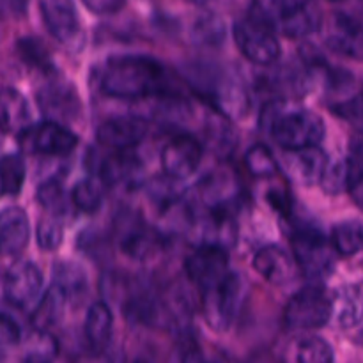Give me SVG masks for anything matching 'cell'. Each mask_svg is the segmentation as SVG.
<instances>
[{
    "mask_svg": "<svg viewBox=\"0 0 363 363\" xmlns=\"http://www.w3.org/2000/svg\"><path fill=\"white\" fill-rule=\"evenodd\" d=\"M99 87L105 96L116 99H152L172 94L167 71L152 57H112L103 67Z\"/></svg>",
    "mask_w": 363,
    "mask_h": 363,
    "instance_id": "obj_1",
    "label": "cell"
},
{
    "mask_svg": "<svg viewBox=\"0 0 363 363\" xmlns=\"http://www.w3.org/2000/svg\"><path fill=\"white\" fill-rule=\"evenodd\" d=\"M181 74L191 91L218 110V113L230 119L247 116L250 108L247 89L240 78L222 66L215 62H188L181 67Z\"/></svg>",
    "mask_w": 363,
    "mask_h": 363,
    "instance_id": "obj_2",
    "label": "cell"
},
{
    "mask_svg": "<svg viewBox=\"0 0 363 363\" xmlns=\"http://www.w3.org/2000/svg\"><path fill=\"white\" fill-rule=\"evenodd\" d=\"M259 124L286 151L315 147L325 138V121L300 105L273 99L262 108Z\"/></svg>",
    "mask_w": 363,
    "mask_h": 363,
    "instance_id": "obj_3",
    "label": "cell"
},
{
    "mask_svg": "<svg viewBox=\"0 0 363 363\" xmlns=\"http://www.w3.org/2000/svg\"><path fill=\"white\" fill-rule=\"evenodd\" d=\"M248 16L268 25L275 34L280 32L287 38H307L323 25L321 9L312 2L264 0L252 4Z\"/></svg>",
    "mask_w": 363,
    "mask_h": 363,
    "instance_id": "obj_4",
    "label": "cell"
},
{
    "mask_svg": "<svg viewBox=\"0 0 363 363\" xmlns=\"http://www.w3.org/2000/svg\"><path fill=\"white\" fill-rule=\"evenodd\" d=\"M291 247L294 252V262L305 277L323 280L330 277L335 268V250L328 238L319 227L298 225L293 227Z\"/></svg>",
    "mask_w": 363,
    "mask_h": 363,
    "instance_id": "obj_5",
    "label": "cell"
},
{
    "mask_svg": "<svg viewBox=\"0 0 363 363\" xmlns=\"http://www.w3.org/2000/svg\"><path fill=\"white\" fill-rule=\"evenodd\" d=\"M333 296L321 284H312L293 294L284 311V323L291 330H315L328 325L333 315Z\"/></svg>",
    "mask_w": 363,
    "mask_h": 363,
    "instance_id": "obj_6",
    "label": "cell"
},
{
    "mask_svg": "<svg viewBox=\"0 0 363 363\" xmlns=\"http://www.w3.org/2000/svg\"><path fill=\"white\" fill-rule=\"evenodd\" d=\"M245 300L243 279L230 272L220 284L202 293V311L215 332H227L236 321Z\"/></svg>",
    "mask_w": 363,
    "mask_h": 363,
    "instance_id": "obj_7",
    "label": "cell"
},
{
    "mask_svg": "<svg viewBox=\"0 0 363 363\" xmlns=\"http://www.w3.org/2000/svg\"><path fill=\"white\" fill-rule=\"evenodd\" d=\"M234 39L241 53L257 66H272L282 52L275 32L252 16H245L234 23Z\"/></svg>",
    "mask_w": 363,
    "mask_h": 363,
    "instance_id": "obj_8",
    "label": "cell"
},
{
    "mask_svg": "<svg viewBox=\"0 0 363 363\" xmlns=\"http://www.w3.org/2000/svg\"><path fill=\"white\" fill-rule=\"evenodd\" d=\"M199 195L211 215L233 218L243 201V190L233 172L216 169L199 183Z\"/></svg>",
    "mask_w": 363,
    "mask_h": 363,
    "instance_id": "obj_9",
    "label": "cell"
},
{
    "mask_svg": "<svg viewBox=\"0 0 363 363\" xmlns=\"http://www.w3.org/2000/svg\"><path fill=\"white\" fill-rule=\"evenodd\" d=\"M20 147L28 155L64 156L78 145V137L62 124L45 121L28 126L20 135Z\"/></svg>",
    "mask_w": 363,
    "mask_h": 363,
    "instance_id": "obj_10",
    "label": "cell"
},
{
    "mask_svg": "<svg viewBox=\"0 0 363 363\" xmlns=\"http://www.w3.org/2000/svg\"><path fill=\"white\" fill-rule=\"evenodd\" d=\"M325 45L337 55L363 60V21L354 14L333 11L325 25Z\"/></svg>",
    "mask_w": 363,
    "mask_h": 363,
    "instance_id": "obj_11",
    "label": "cell"
},
{
    "mask_svg": "<svg viewBox=\"0 0 363 363\" xmlns=\"http://www.w3.org/2000/svg\"><path fill=\"white\" fill-rule=\"evenodd\" d=\"M116 233L121 250L135 261H145L152 257L163 245V238L160 236L158 230L149 227L137 215H121Z\"/></svg>",
    "mask_w": 363,
    "mask_h": 363,
    "instance_id": "obj_12",
    "label": "cell"
},
{
    "mask_svg": "<svg viewBox=\"0 0 363 363\" xmlns=\"http://www.w3.org/2000/svg\"><path fill=\"white\" fill-rule=\"evenodd\" d=\"M184 268H186L191 282L204 293L222 282L230 273L229 254L225 248L201 245L199 248H195L194 254L188 255Z\"/></svg>",
    "mask_w": 363,
    "mask_h": 363,
    "instance_id": "obj_13",
    "label": "cell"
},
{
    "mask_svg": "<svg viewBox=\"0 0 363 363\" xmlns=\"http://www.w3.org/2000/svg\"><path fill=\"white\" fill-rule=\"evenodd\" d=\"M43 20L50 34L64 46H84V30L77 6L69 0H45L39 4Z\"/></svg>",
    "mask_w": 363,
    "mask_h": 363,
    "instance_id": "obj_14",
    "label": "cell"
},
{
    "mask_svg": "<svg viewBox=\"0 0 363 363\" xmlns=\"http://www.w3.org/2000/svg\"><path fill=\"white\" fill-rule=\"evenodd\" d=\"M43 289V273L34 262L18 261L7 269L4 296L16 308H28L38 301Z\"/></svg>",
    "mask_w": 363,
    "mask_h": 363,
    "instance_id": "obj_15",
    "label": "cell"
},
{
    "mask_svg": "<svg viewBox=\"0 0 363 363\" xmlns=\"http://www.w3.org/2000/svg\"><path fill=\"white\" fill-rule=\"evenodd\" d=\"M202 155H204V149L197 138L186 133L177 135L162 151L163 172L172 179H186L199 169Z\"/></svg>",
    "mask_w": 363,
    "mask_h": 363,
    "instance_id": "obj_16",
    "label": "cell"
},
{
    "mask_svg": "<svg viewBox=\"0 0 363 363\" xmlns=\"http://www.w3.org/2000/svg\"><path fill=\"white\" fill-rule=\"evenodd\" d=\"M38 105L52 123H69L82 112L77 89L67 82L53 80L38 92Z\"/></svg>",
    "mask_w": 363,
    "mask_h": 363,
    "instance_id": "obj_17",
    "label": "cell"
},
{
    "mask_svg": "<svg viewBox=\"0 0 363 363\" xmlns=\"http://www.w3.org/2000/svg\"><path fill=\"white\" fill-rule=\"evenodd\" d=\"M149 123L140 116L113 117L98 128V140L105 147L116 151L133 149L147 137Z\"/></svg>",
    "mask_w": 363,
    "mask_h": 363,
    "instance_id": "obj_18",
    "label": "cell"
},
{
    "mask_svg": "<svg viewBox=\"0 0 363 363\" xmlns=\"http://www.w3.org/2000/svg\"><path fill=\"white\" fill-rule=\"evenodd\" d=\"M96 174L103 184L131 190L142 184V163L135 155L116 152L96 163Z\"/></svg>",
    "mask_w": 363,
    "mask_h": 363,
    "instance_id": "obj_19",
    "label": "cell"
},
{
    "mask_svg": "<svg viewBox=\"0 0 363 363\" xmlns=\"http://www.w3.org/2000/svg\"><path fill=\"white\" fill-rule=\"evenodd\" d=\"M254 268L273 286H287L296 279L298 273L294 259L279 245H268L261 248L254 257Z\"/></svg>",
    "mask_w": 363,
    "mask_h": 363,
    "instance_id": "obj_20",
    "label": "cell"
},
{
    "mask_svg": "<svg viewBox=\"0 0 363 363\" xmlns=\"http://www.w3.org/2000/svg\"><path fill=\"white\" fill-rule=\"evenodd\" d=\"M30 240V222L25 209L18 206L0 211V254L16 257L27 248Z\"/></svg>",
    "mask_w": 363,
    "mask_h": 363,
    "instance_id": "obj_21",
    "label": "cell"
},
{
    "mask_svg": "<svg viewBox=\"0 0 363 363\" xmlns=\"http://www.w3.org/2000/svg\"><path fill=\"white\" fill-rule=\"evenodd\" d=\"M330 160L319 145L298 151H287L286 169L289 176L301 186H312L321 183V177Z\"/></svg>",
    "mask_w": 363,
    "mask_h": 363,
    "instance_id": "obj_22",
    "label": "cell"
},
{
    "mask_svg": "<svg viewBox=\"0 0 363 363\" xmlns=\"http://www.w3.org/2000/svg\"><path fill=\"white\" fill-rule=\"evenodd\" d=\"M0 124L6 133L25 131L30 124V108L20 91L13 87L0 89Z\"/></svg>",
    "mask_w": 363,
    "mask_h": 363,
    "instance_id": "obj_23",
    "label": "cell"
},
{
    "mask_svg": "<svg viewBox=\"0 0 363 363\" xmlns=\"http://www.w3.org/2000/svg\"><path fill=\"white\" fill-rule=\"evenodd\" d=\"M113 315L112 311L103 301H96L91 305L85 318V339L94 353H101L108 347L112 339Z\"/></svg>",
    "mask_w": 363,
    "mask_h": 363,
    "instance_id": "obj_24",
    "label": "cell"
},
{
    "mask_svg": "<svg viewBox=\"0 0 363 363\" xmlns=\"http://www.w3.org/2000/svg\"><path fill=\"white\" fill-rule=\"evenodd\" d=\"M67 307V296L59 286L52 284L48 291L41 296L38 307L32 312V326L34 332H50V328L59 325Z\"/></svg>",
    "mask_w": 363,
    "mask_h": 363,
    "instance_id": "obj_25",
    "label": "cell"
},
{
    "mask_svg": "<svg viewBox=\"0 0 363 363\" xmlns=\"http://www.w3.org/2000/svg\"><path fill=\"white\" fill-rule=\"evenodd\" d=\"M194 45L220 46L225 41V21L216 13H199L190 28Z\"/></svg>",
    "mask_w": 363,
    "mask_h": 363,
    "instance_id": "obj_26",
    "label": "cell"
},
{
    "mask_svg": "<svg viewBox=\"0 0 363 363\" xmlns=\"http://www.w3.org/2000/svg\"><path fill=\"white\" fill-rule=\"evenodd\" d=\"M332 247L344 257L360 254L363 250V223L358 220H346L333 227Z\"/></svg>",
    "mask_w": 363,
    "mask_h": 363,
    "instance_id": "obj_27",
    "label": "cell"
},
{
    "mask_svg": "<svg viewBox=\"0 0 363 363\" xmlns=\"http://www.w3.org/2000/svg\"><path fill=\"white\" fill-rule=\"evenodd\" d=\"M337 311V321L340 328H353L363 321V293L357 287H346L340 291L337 301H333V312Z\"/></svg>",
    "mask_w": 363,
    "mask_h": 363,
    "instance_id": "obj_28",
    "label": "cell"
},
{
    "mask_svg": "<svg viewBox=\"0 0 363 363\" xmlns=\"http://www.w3.org/2000/svg\"><path fill=\"white\" fill-rule=\"evenodd\" d=\"M147 195L155 206H158L162 211H169L176 204H179L184 199V188L181 183L172 177H156L155 181L147 184Z\"/></svg>",
    "mask_w": 363,
    "mask_h": 363,
    "instance_id": "obj_29",
    "label": "cell"
},
{
    "mask_svg": "<svg viewBox=\"0 0 363 363\" xmlns=\"http://www.w3.org/2000/svg\"><path fill=\"white\" fill-rule=\"evenodd\" d=\"M27 167L20 155H4L0 158V191L6 195H18L23 186Z\"/></svg>",
    "mask_w": 363,
    "mask_h": 363,
    "instance_id": "obj_30",
    "label": "cell"
},
{
    "mask_svg": "<svg viewBox=\"0 0 363 363\" xmlns=\"http://www.w3.org/2000/svg\"><path fill=\"white\" fill-rule=\"evenodd\" d=\"M71 201L80 211L84 213H96L103 204L105 199V188L98 177H87L74 184L71 191Z\"/></svg>",
    "mask_w": 363,
    "mask_h": 363,
    "instance_id": "obj_31",
    "label": "cell"
},
{
    "mask_svg": "<svg viewBox=\"0 0 363 363\" xmlns=\"http://www.w3.org/2000/svg\"><path fill=\"white\" fill-rule=\"evenodd\" d=\"M124 314L130 321L149 326H158L165 321L162 303L147 296H138L128 301V305L124 307Z\"/></svg>",
    "mask_w": 363,
    "mask_h": 363,
    "instance_id": "obj_32",
    "label": "cell"
},
{
    "mask_svg": "<svg viewBox=\"0 0 363 363\" xmlns=\"http://www.w3.org/2000/svg\"><path fill=\"white\" fill-rule=\"evenodd\" d=\"M53 284L59 286L66 293L67 298H71L85 291L87 279H85L84 269L77 262L62 261L57 262L55 268H53Z\"/></svg>",
    "mask_w": 363,
    "mask_h": 363,
    "instance_id": "obj_33",
    "label": "cell"
},
{
    "mask_svg": "<svg viewBox=\"0 0 363 363\" xmlns=\"http://www.w3.org/2000/svg\"><path fill=\"white\" fill-rule=\"evenodd\" d=\"M59 357V342L50 332H34L25 351L23 363H53Z\"/></svg>",
    "mask_w": 363,
    "mask_h": 363,
    "instance_id": "obj_34",
    "label": "cell"
},
{
    "mask_svg": "<svg viewBox=\"0 0 363 363\" xmlns=\"http://www.w3.org/2000/svg\"><path fill=\"white\" fill-rule=\"evenodd\" d=\"M245 165L254 177H273L279 174V162L272 149L264 144H255L245 155Z\"/></svg>",
    "mask_w": 363,
    "mask_h": 363,
    "instance_id": "obj_35",
    "label": "cell"
},
{
    "mask_svg": "<svg viewBox=\"0 0 363 363\" xmlns=\"http://www.w3.org/2000/svg\"><path fill=\"white\" fill-rule=\"evenodd\" d=\"M351 89L344 92L342 98L335 99V103H332L330 108L335 116L342 117L347 123L363 128V85L354 89V91H351Z\"/></svg>",
    "mask_w": 363,
    "mask_h": 363,
    "instance_id": "obj_36",
    "label": "cell"
},
{
    "mask_svg": "<svg viewBox=\"0 0 363 363\" xmlns=\"http://www.w3.org/2000/svg\"><path fill=\"white\" fill-rule=\"evenodd\" d=\"M38 202L50 213V216H55V218H60L67 211L66 191L57 179H48L39 184Z\"/></svg>",
    "mask_w": 363,
    "mask_h": 363,
    "instance_id": "obj_37",
    "label": "cell"
},
{
    "mask_svg": "<svg viewBox=\"0 0 363 363\" xmlns=\"http://www.w3.org/2000/svg\"><path fill=\"white\" fill-rule=\"evenodd\" d=\"M350 172H351V165L347 158L337 160V162H330L319 184H321V188L328 195H339L347 188Z\"/></svg>",
    "mask_w": 363,
    "mask_h": 363,
    "instance_id": "obj_38",
    "label": "cell"
},
{
    "mask_svg": "<svg viewBox=\"0 0 363 363\" xmlns=\"http://www.w3.org/2000/svg\"><path fill=\"white\" fill-rule=\"evenodd\" d=\"M333 350L321 337H308L298 347L296 363H333Z\"/></svg>",
    "mask_w": 363,
    "mask_h": 363,
    "instance_id": "obj_39",
    "label": "cell"
},
{
    "mask_svg": "<svg viewBox=\"0 0 363 363\" xmlns=\"http://www.w3.org/2000/svg\"><path fill=\"white\" fill-rule=\"evenodd\" d=\"M18 53H20L21 60L30 66L39 67V69H50L52 67V60H50L48 50L39 41L38 38H21L18 39Z\"/></svg>",
    "mask_w": 363,
    "mask_h": 363,
    "instance_id": "obj_40",
    "label": "cell"
},
{
    "mask_svg": "<svg viewBox=\"0 0 363 363\" xmlns=\"http://www.w3.org/2000/svg\"><path fill=\"white\" fill-rule=\"evenodd\" d=\"M38 245L39 248L46 252H53L62 245L64 240V227L60 223L59 218L55 216H45V218L39 220L38 223Z\"/></svg>",
    "mask_w": 363,
    "mask_h": 363,
    "instance_id": "obj_41",
    "label": "cell"
},
{
    "mask_svg": "<svg viewBox=\"0 0 363 363\" xmlns=\"http://www.w3.org/2000/svg\"><path fill=\"white\" fill-rule=\"evenodd\" d=\"M20 326L14 323V319H11L9 315L0 312V354H4L11 347L16 346L20 342Z\"/></svg>",
    "mask_w": 363,
    "mask_h": 363,
    "instance_id": "obj_42",
    "label": "cell"
},
{
    "mask_svg": "<svg viewBox=\"0 0 363 363\" xmlns=\"http://www.w3.org/2000/svg\"><path fill=\"white\" fill-rule=\"evenodd\" d=\"M350 160V158H347ZM351 172H350V181H347V190H350L351 199H353L354 204L363 211V169L351 163Z\"/></svg>",
    "mask_w": 363,
    "mask_h": 363,
    "instance_id": "obj_43",
    "label": "cell"
},
{
    "mask_svg": "<svg viewBox=\"0 0 363 363\" xmlns=\"http://www.w3.org/2000/svg\"><path fill=\"white\" fill-rule=\"evenodd\" d=\"M84 6L96 14H112L123 9L126 4L121 0H84Z\"/></svg>",
    "mask_w": 363,
    "mask_h": 363,
    "instance_id": "obj_44",
    "label": "cell"
},
{
    "mask_svg": "<svg viewBox=\"0 0 363 363\" xmlns=\"http://www.w3.org/2000/svg\"><path fill=\"white\" fill-rule=\"evenodd\" d=\"M181 363H220V362L215 360V358L206 357L199 347H190V350L184 351L183 362Z\"/></svg>",
    "mask_w": 363,
    "mask_h": 363,
    "instance_id": "obj_45",
    "label": "cell"
},
{
    "mask_svg": "<svg viewBox=\"0 0 363 363\" xmlns=\"http://www.w3.org/2000/svg\"><path fill=\"white\" fill-rule=\"evenodd\" d=\"M351 163L357 167H362L363 169V131L360 135L353 138L351 142V156H350Z\"/></svg>",
    "mask_w": 363,
    "mask_h": 363,
    "instance_id": "obj_46",
    "label": "cell"
},
{
    "mask_svg": "<svg viewBox=\"0 0 363 363\" xmlns=\"http://www.w3.org/2000/svg\"><path fill=\"white\" fill-rule=\"evenodd\" d=\"M106 363H126V357H124L123 351H116V353H110V358Z\"/></svg>",
    "mask_w": 363,
    "mask_h": 363,
    "instance_id": "obj_47",
    "label": "cell"
},
{
    "mask_svg": "<svg viewBox=\"0 0 363 363\" xmlns=\"http://www.w3.org/2000/svg\"><path fill=\"white\" fill-rule=\"evenodd\" d=\"M357 340H358V344H360V346H363V330H362V332H360V333H358Z\"/></svg>",
    "mask_w": 363,
    "mask_h": 363,
    "instance_id": "obj_48",
    "label": "cell"
},
{
    "mask_svg": "<svg viewBox=\"0 0 363 363\" xmlns=\"http://www.w3.org/2000/svg\"><path fill=\"white\" fill-rule=\"evenodd\" d=\"M4 135H6V131H4V128H2V124H0V142H2V138H4Z\"/></svg>",
    "mask_w": 363,
    "mask_h": 363,
    "instance_id": "obj_49",
    "label": "cell"
},
{
    "mask_svg": "<svg viewBox=\"0 0 363 363\" xmlns=\"http://www.w3.org/2000/svg\"><path fill=\"white\" fill-rule=\"evenodd\" d=\"M135 363H149V362H145V360H138V362H135Z\"/></svg>",
    "mask_w": 363,
    "mask_h": 363,
    "instance_id": "obj_50",
    "label": "cell"
}]
</instances>
